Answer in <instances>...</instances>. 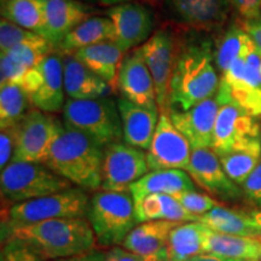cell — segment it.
Segmentation results:
<instances>
[{
    "instance_id": "1",
    "label": "cell",
    "mask_w": 261,
    "mask_h": 261,
    "mask_svg": "<svg viewBox=\"0 0 261 261\" xmlns=\"http://www.w3.org/2000/svg\"><path fill=\"white\" fill-rule=\"evenodd\" d=\"M211 42L190 44L178 54L169 83L167 112H187L218 93L220 77Z\"/></svg>"
},
{
    "instance_id": "2",
    "label": "cell",
    "mask_w": 261,
    "mask_h": 261,
    "mask_svg": "<svg viewBox=\"0 0 261 261\" xmlns=\"http://www.w3.org/2000/svg\"><path fill=\"white\" fill-rule=\"evenodd\" d=\"M10 237L23 241L50 261L92 252L97 243L86 218H61L12 226Z\"/></svg>"
},
{
    "instance_id": "3",
    "label": "cell",
    "mask_w": 261,
    "mask_h": 261,
    "mask_svg": "<svg viewBox=\"0 0 261 261\" xmlns=\"http://www.w3.org/2000/svg\"><path fill=\"white\" fill-rule=\"evenodd\" d=\"M104 149L77 130L61 129L45 165L58 175L87 190L102 188Z\"/></svg>"
},
{
    "instance_id": "4",
    "label": "cell",
    "mask_w": 261,
    "mask_h": 261,
    "mask_svg": "<svg viewBox=\"0 0 261 261\" xmlns=\"http://www.w3.org/2000/svg\"><path fill=\"white\" fill-rule=\"evenodd\" d=\"M98 246L109 248L125 242L137 227L135 201L129 191H98L92 196L87 214Z\"/></svg>"
},
{
    "instance_id": "5",
    "label": "cell",
    "mask_w": 261,
    "mask_h": 261,
    "mask_svg": "<svg viewBox=\"0 0 261 261\" xmlns=\"http://www.w3.org/2000/svg\"><path fill=\"white\" fill-rule=\"evenodd\" d=\"M63 126L83 133L103 149L123 138L117 103L109 98L68 99L63 107Z\"/></svg>"
},
{
    "instance_id": "6",
    "label": "cell",
    "mask_w": 261,
    "mask_h": 261,
    "mask_svg": "<svg viewBox=\"0 0 261 261\" xmlns=\"http://www.w3.org/2000/svg\"><path fill=\"white\" fill-rule=\"evenodd\" d=\"M215 98L220 106L234 104L256 119L261 116V58L253 41L221 74Z\"/></svg>"
},
{
    "instance_id": "7",
    "label": "cell",
    "mask_w": 261,
    "mask_h": 261,
    "mask_svg": "<svg viewBox=\"0 0 261 261\" xmlns=\"http://www.w3.org/2000/svg\"><path fill=\"white\" fill-rule=\"evenodd\" d=\"M71 182L46 165L11 161L2 171L0 189L3 197L15 203L35 200L68 190Z\"/></svg>"
},
{
    "instance_id": "8",
    "label": "cell",
    "mask_w": 261,
    "mask_h": 261,
    "mask_svg": "<svg viewBox=\"0 0 261 261\" xmlns=\"http://www.w3.org/2000/svg\"><path fill=\"white\" fill-rule=\"evenodd\" d=\"M89 195L81 188H70L57 194L15 203L9 210L12 226H21L61 218H85L89 214Z\"/></svg>"
},
{
    "instance_id": "9",
    "label": "cell",
    "mask_w": 261,
    "mask_h": 261,
    "mask_svg": "<svg viewBox=\"0 0 261 261\" xmlns=\"http://www.w3.org/2000/svg\"><path fill=\"white\" fill-rule=\"evenodd\" d=\"M32 106L44 113H57L64 107L63 64L56 54L47 55L37 67L31 68L21 85Z\"/></svg>"
},
{
    "instance_id": "10",
    "label": "cell",
    "mask_w": 261,
    "mask_h": 261,
    "mask_svg": "<svg viewBox=\"0 0 261 261\" xmlns=\"http://www.w3.org/2000/svg\"><path fill=\"white\" fill-rule=\"evenodd\" d=\"M149 173L146 152L126 143H113L104 148L102 190L129 191L130 185Z\"/></svg>"
},
{
    "instance_id": "11",
    "label": "cell",
    "mask_w": 261,
    "mask_h": 261,
    "mask_svg": "<svg viewBox=\"0 0 261 261\" xmlns=\"http://www.w3.org/2000/svg\"><path fill=\"white\" fill-rule=\"evenodd\" d=\"M261 142L256 117L234 104H221L217 116L212 150L218 156Z\"/></svg>"
},
{
    "instance_id": "12",
    "label": "cell",
    "mask_w": 261,
    "mask_h": 261,
    "mask_svg": "<svg viewBox=\"0 0 261 261\" xmlns=\"http://www.w3.org/2000/svg\"><path fill=\"white\" fill-rule=\"evenodd\" d=\"M191 154V145L172 122L169 113H161L151 144L146 152L149 171H161V169L188 171Z\"/></svg>"
},
{
    "instance_id": "13",
    "label": "cell",
    "mask_w": 261,
    "mask_h": 261,
    "mask_svg": "<svg viewBox=\"0 0 261 261\" xmlns=\"http://www.w3.org/2000/svg\"><path fill=\"white\" fill-rule=\"evenodd\" d=\"M62 128L63 125L54 116L38 109L29 110L19 125L17 148L12 161L44 163Z\"/></svg>"
},
{
    "instance_id": "14",
    "label": "cell",
    "mask_w": 261,
    "mask_h": 261,
    "mask_svg": "<svg viewBox=\"0 0 261 261\" xmlns=\"http://www.w3.org/2000/svg\"><path fill=\"white\" fill-rule=\"evenodd\" d=\"M140 50L154 80L160 113L167 112L169 83L177 60L174 38L168 31H158Z\"/></svg>"
},
{
    "instance_id": "15",
    "label": "cell",
    "mask_w": 261,
    "mask_h": 261,
    "mask_svg": "<svg viewBox=\"0 0 261 261\" xmlns=\"http://www.w3.org/2000/svg\"><path fill=\"white\" fill-rule=\"evenodd\" d=\"M117 90L137 106L160 112L155 84L140 47L125 55L117 75Z\"/></svg>"
},
{
    "instance_id": "16",
    "label": "cell",
    "mask_w": 261,
    "mask_h": 261,
    "mask_svg": "<svg viewBox=\"0 0 261 261\" xmlns=\"http://www.w3.org/2000/svg\"><path fill=\"white\" fill-rule=\"evenodd\" d=\"M187 172L198 187L221 201H236L243 196V190L228 178L219 156L212 149L192 150Z\"/></svg>"
},
{
    "instance_id": "17",
    "label": "cell",
    "mask_w": 261,
    "mask_h": 261,
    "mask_svg": "<svg viewBox=\"0 0 261 261\" xmlns=\"http://www.w3.org/2000/svg\"><path fill=\"white\" fill-rule=\"evenodd\" d=\"M107 16L115 28L114 42L125 54L144 42L154 27L151 11L138 3L129 2L112 6Z\"/></svg>"
},
{
    "instance_id": "18",
    "label": "cell",
    "mask_w": 261,
    "mask_h": 261,
    "mask_svg": "<svg viewBox=\"0 0 261 261\" xmlns=\"http://www.w3.org/2000/svg\"><path fill=\"white\" fill-rule=\"evenodd\" d=\"M220 104L217 98H210L187 112L169 113L172 122L187 138L192 150L212 149L214 128Z\"/></svg>"
},
{
    "instance_id": "19",
    "label": "cell",
    "mask_w": 261,
    "mask_h": 261,
    "mask_svg": "<svg viewBox=\"0 0 261 261\" xmlns=\"http://www.w3.org/2000/svg\"><path fill=\"white\" fill-rule=\"evenodd\" d=\"M93 12L92 6L77 0H45V39L58 48L64 38L92 17Z\"/></svg>"
},
{
    "instance_id": "20",
    "label": "cell",
    "mask_w": 261,
    "mask_h": 261,
    "mask_svg": "<svg viewBox=\"0 0 261 261\" xmlns=\"http://www.w3.org/2000/svg\"><path fill=\"white\" fill-rule=\"evenodd\" d=\"M122 122L123 140L126 144L142 150H149L159 123V113L129 102L126 98L117 99Z\"/></svg>"
},
{
    "instance_id": "21",
    "label": "cell",
    "mask_w": 261,
    "mask_h": 261,
    "mask_svg": "<svg viewBox=\"0 0 261 261\" xmlns=\"http://www.w3.org/2000/svg\"><path fill=\"white\" fill-rule=\"evenodd\" d=\"M181 223L168 220H152L139 224L126 237L122 247L143 259L167 255L169 234Z\"/></svg>"
},
{
    "instance_id": "22",
    "label": "cell",
    "mask_w": 261,
    "mask_h": 261,
    "mask_svg": "<svg viewBox=\"0 0 261 261\" xmlns=\"http://www.w3.org/2000/svg\"><path fill=\"white\" fill-rule=\"evenodd\" d=\"M63 74L64 91L69 99H99L106 98L107 94L113 91L106 81L92 73L73 55L65 56Z\"/></svg>"
},
{
    "instance_id": "23",
    "label": "cell",
    "mask_w": 261,
    "mask_h": 261,
    "mask_svg": "<svg viewBox=\"0 0 261 261\" xmlns=\"http://www.w3.org/2000/svg\"><path fill=\"white\" fill-rule=\"evenodd\" d=\"M192 178L182 169H161L152 171L130 185L129 192L133 201L138 202L145 196L163 194L174 196L184 191H195Z\"/></svg>"
},
{
    "instance_id": "24",
    "label": "cell",
    "mask_w": 261,
    "mask_h": 261,
    "mask_svg": "<svg viewBox=\"0 0 261 261\" xmlns=\"http://www.w3.org/2000/svg\"><path fill=\"white\" fill-rule=\"evenodd\" d=\"M125 52L114 41H106L77 50L73 56L112 87L117 89V75Z\"/></svg>"
},
{
    "instance_id": "25",
    "label": "cell",
    "mask_w": 261,
    "mask_h": 261,
    "mask_svg": "<svg viewBox=\"0 0 261 261\" xmlns=\"http://www.w3.org/2000/svg\"><path fill=\"white\" fill-rule=\"evenodd\" d=\"M174 14L198 29L220 27L227 16V0H171Z\"/></svg>"
},
{
    "instance_id": "26",
    "label": "cell",
    "mask_w": 261,
    "mask_h": 261,
    "mask_svg": "<svg viewBox=\"0 0 261 261\" xmlns=\"http://www.w3.org/2000/svg\"><path fill=\"white\" fill-rule=\"evenodd\" d=\"M203 253L238 261H257L261 255V242L256 238L214 232L207 227Z\"/></svg>"
},
{
    "instance_id": "27",
    "label": "cell",
    "mask_w": 261,
    "mask_h": 261,
    "mask_svg": "<svg viewBox=\"0 0 261 261\" xmlns=\"http://www.w3.org/2000/svg\"><path fill=\"white\" fill-rule=\"evenodd\" d=\"M136 217L139 224L152 220H168L185 223L200 221V218L189 213L171 195L154 194L145 196L135 203Z\"/></svg>"
},
{
    "instance_id": "28",
    "label": "cell",
    "mask_w": 261,
    "mask_h": 261,
    "mask_svg": "<svg viewBox=\"0 0 261 261\" xmlns=\"http://www.w3.org/2000/svg\"><path fill=\"white\" fill-rule=\"evenodd\" d=\"M200 223L214 232L257 240V230L250 212L247 213V212L232 210V208L219 204L211 212L200 217Z\"/></svg>"
},
{
    "instance_id": "29",
    "label": "cell",
    "mask_w": 261,
    "mask_h": 261,
    "mask_svg": "<svg viewBox=\"0 0 261 261\" xmlns=\"http://www.w3.org/2000/svg\"><path fill=\"white\" fill-rule=\"evenodd\" d=\"M115 28L108 17H91L73 29L58 48L65 55H73L77 50L106 41H114Z\"/></svg>"
},
{
    "instance_id": "30",
    "label": "cell",
    "mask_w": 261,
    "mask_h": 261,
    "mask_svg": "<svg viewBox=\"0 0 261 261\" xmlns=\"http://www.w3.org/2000/svg\"><path fill=\"white\" fill-rule=\"evenodd\" d=\"M207 226L200 221L181 223L169 234L167 254L169 261H185L203 253V241Z\"/></svg>"
},
{
    "instance_id": "31",
    "label": "cell",
    "mask_w": 261,
    "mask_h": 261,
    "mask_svg": "<svg viewBox=\"0 0 261 261\" xmlns=\"http://www.w3.org/2000/svg\"><path fill=\"white\" fill-rule=\"evenodd\" d=\"M2 16L45 38V0H3Z\"/></svg>"
},
{
    "instance_id": "32",
    "label": "cell",
    "mask_w": 261,
    "mask_h": 261,
    "mask_svg": "<svg viewBox=\"0 0 261 261\" xmlns=\"http://www.w3.org/2000/svg\"><path fill=\"white\" fill-rule=\"evenodd\" d=\"M224 171L233 182L243 185L261 161V142L232 150L219 156Z\"/></svg>"
},
{
    "instance_id": "33",
    "label": "cell",
    "mask_w": 261,
    "mask_h": 261,
    "mask_svg": "<svg viewBox=\"0 0 261 261\" xmlns=\"http://www.w3.org/2000/svg\"><path fill=\"white\" fill-rule=\"evenodd\" d=\"M29 97L19 85H5L0 89V127H14L29 113Z\"/></svg>"
},
{
    "instance_id": "34",
    "label": "cell",
    "mask_w": 261,
    "mask_h": 261,
    "mask_svg": "<svg viewBox=\"0 0 261 261\" xmlns=\"http://www.w3.org/2000/svg\"><path fill=\"white\" fill-rule=\"evenodd\" d=\"M252 41L243 28L232 27L225 33L214 54V62L221 74H224L237 58L242 56L243 51Z\"/></svg>"
},
{
    "instance_id": "35",
    "label": "cell",
    "mask_w": 261,
    "mask_h": 261,
    "mask_svg": "<svg viewBox=\"0 0 261 261\" xmlns=\"http://www.w3.org/2000/svg\"><path fill=\"white\" fill-rule=\"evenodd\" d=\"M24 44L51 45L46 39L37 33L27 31V29L2 18L0 21V48H2V52H6L11 47Z\"/></svg>"
},
{
    "instance_id": "36",
    "label": "cell",
    "mask_w": 261,
    "mask_h": 261,
    "mask_svg": "<svg viewBox=\"0 0 261 261\" xmlns=\"http://www.w3.org/2000/svg\"><path fill=\"white\" fill-rule=\"evenodd\" d=\"M173 197L187 210L189 213L195 217H202L208 212H211L214 207L219 205L217 201L211 196L201 194L197 191H184L180 194L174 195Z\"/></svg>"
},
{
    "instance_id": "37",
    "label": "cell",
    "mask_w": 261,
    "mask_h": 261,
    "mask_svg": "<svg viewBox=\"0 0 261 261\" xmlns=\"http://www.w3.org/2000/svg\"><path fill=\"white\" fill-rule=\"evenodd\" d=\"M31 68L14 60L8 55L2 54L0 58V86L5 85H19L23 83L25 75Z\"/></svg>"
},
{
    "instance_id": "38",
    "label": "cell",
    "mask_w": 261,
    "mask_h": 261,
    "mask_svg": "<svg viewBox=\"0 0 261 261\" xmlns=\"http://www.w3.org/2000/svg\"><path fill=\"white\" fill-rule=\"evenodd\" d=\"M4 261H48L23 241L10 237L4 248Z\"/></svg>"
},
{
    "instance_id": "39",
    "label": "cell",
    "mask_w": 261,
    "mask_h": 261,
    "mask_svg": "<svg viewBox=\"0 0 261 261\" xmlns=\"http://www.w3.org/2000/svg\"><path fill=\"white\" fill-rule=\"evenodd\" d=\"M19 125L21 123L2 129V133H0V167H2V171L12 161V158H14L15 150L17 148Z\"/></svg>"
},
{
    "instance_id": "40",
    "label": "cell",
    "mask_w": 261,
    "mask_h": 261,
    "mask_svg": "<svg viewBox=\"0 0 261 261\" xmlns=\"http://www.w3.org/2000/svg\"><path fill=\"white\" fill-rule=\"evenodd\" d=\"M243 195L250 203L261 207V161L242 185Z\"/></svg>"
},
{
    "instance_id": "41",
    "label": "cell",
    "mask_w": 261,
    "mask_h": 261,
    "mask_svg": "<svg viewBox=\"0 0 261 261\" xmlns=\"http://www.w3.org/2000/svg\"><path fill=\"white\" fill-rule=\"evenodd\" d=\"M246 21L261 18V0H228Z\"/></svg>"
},
{
    "instance_id": "42",
    "label": "cell",
    "mask_w": 261,
    "mask_h": 261,
    "mask_svg": "<svg viewBox=\"0 0 261 261\" xmlns=\"http://www.w3.org/2000/svg\"><path fill=\"white\" fill-rule=\"evenodd\" d=\"M104 261H144V259L125 248L114 247L109 252H106Z\"/></svg>"
},
{
    "instance_id": "43",
    "label": "cell",
    "mask_w": 261,
    "mask_h": 261,
    "mask_svg": "<svg viewBox=\"0 0 261 261\" xmlns=\"http://www.w3.org/2000/svg\"><path fill=\"white\" fill-rule=\"evenodd\" d=\"M243 29L252 39L254 46L261 58V18L254 21H244Z\"/></svg>"
},
{
    "instance_id": "44",
    "label": "cell",
    "mask_w": 261,
    "mask_h": 261,
    "mask_svg": "<svg viewBox=\"0 0 261 261\" xmlns=\"http://www.w3.org/2000/svg\"><path fill=\"white\" fill-rule=\"evenodd\" d=\"M106 257V252H97V250H92V252L81 254V255L65 257V259H58L52 261H104Z\"/></svg>"
},
{
    "instance_id": "45",
    "label": "cell",
    "mask_w": 261,
    "mask_h": 261,
    "mask_svg": "<svg viewBox=\"0 0 261 261\" xmlns=\"http://www.w3.org/2000/svg\"><path fill=\"white\" fill-rule=\"evenodd\" d=\"M195 261H238V260H231L226 259V257H221L213 255V254H201V255H197L194 257Z\"/></svg>"
},
{
    "instance_id": "46",
    "label": "cell",
    "mask_w": 261,
    "mask_h": 261,
    "mask_svg": "<svg viewBox=\"0 0 261 261\" xmlns=\"http://www.w3.org/2000/svg\"><path fill=\"white\" fill-rule=\"evenodd\" d=\"M250 214H252L253 221L254 224H255V227L257 230V241L261 242V210L250 212Z\"/></svg>"
},
{
    "instance_id": "47",
    "label": "cell",
    "mask_w": 261,
    "mask_h": 261,
    "mask_svg": "<svg viewBox=\"0 0 261 261\" xmlns=\"http://www.w3.org/2000/svg\"><path fill=\"white\" fill-rule=\"evenodd\" d=\"M132 0H99V4L106 5V6H115L123 4V3H129Z\"/></svg>"
},
{
    "instance_id": "48",
    "label": "cell",
    "mask_w": 261,
    "mask_h": 261,
    "mask_svg": "<svg viewBox=\"0 0 261 261\" xmlns=\"http://www.w3.org/2000/svg\"><path fill=\"white\" fill-rule=\"evenodd\" d=\"M144 261H169L167 255H162V256H155V257H150V259H145Z\"/></svg>"
},
{
    "instance_id": "49",
    "label": "cell",
    "mask_w": 261,
    "mask_h": 261,
    "mask_svg": "<svg viewBox=\"0 0 261 261\" xmlns=\"http://www.w3.org/2000/svg\"><path fill=\"white\" fill-rule=\"evenodd\" d=\"M142 2L145 3V4H148V5L156 6L160 3V0H142Z\"/></svg>"
},
{
    "instance_id": "50",
    "label": "cell",
    "mask_w": 261,
    "mask_h": 261,
    "mask_svg": "<svg viewBox=\"0 0 261 261\" xmlns=\"http://www.w3.org/2000/svg\"><path fill=\"white\" fill-rule=\"evenodd\" d=\"M77 2L85 3V4H96V3H99V0H77Z\"/></svg>"
},
{
    "instance_id": "51",
    "label": "cell",
    "mask_w": 261,
    "mask_h": 261,
    "mask_svg": "<svg viewBox=\"0 0 261 261\" xmlns=\"http://www.w3.org/2000/svg\"><path fill=\"white\" fill-rule=\"evenodd\" d=\"M185 261H195V259H194V257H191V259H189V260H185Z\"/></svg>"
},
{
    "instance_id": "52",
    "label": "cell",
    "mask_w": 261,
    "mask_h": 261,
    "mask_svg": "<svg viewBox=\"0 0 261 261\" xmlns=\"http://www.w3.org/2000/svg\"><path fill=\"white\" fill-rule=\"evenodd\" d=\"M257 261H261V255H260V257H259V259H257Z\"/></svg>"
}]
</instances>
